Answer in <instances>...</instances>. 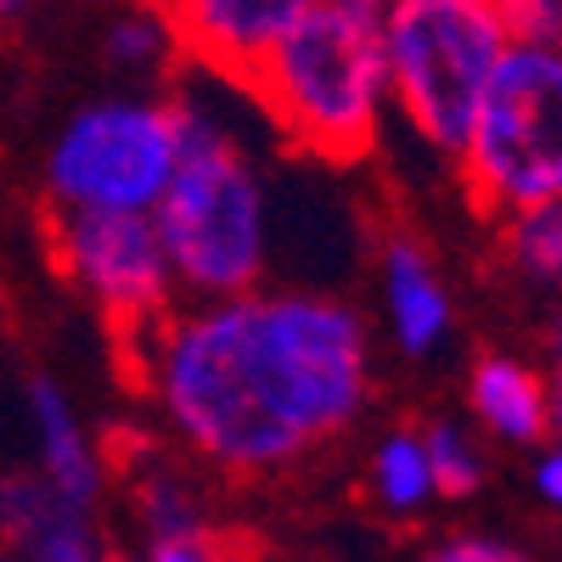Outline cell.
Masks as SVG:
<instances>
[{
    "label": "cell",
    "instance_id": "1",
    "mask_svg": "<svg viewBox=\"0 0 562 562\" xmlns=\"http://www.w3.org/2000/svg\"><path fill=\"white\" fill-rule=\"evenodd\" d=\"M169 428L225 473H276L366 405V321L326 293H231L119 338Z\"/></svg>",
    "mask_w": 562,
    "mask_h": 562
},
{
    "label": "cell",
    "instance_id": "2",
    "mask_svg": "<svg viewBox=\"0 0 562 562\" xmlns=\"http://www.w3.org/2000/svg\"><path fill=\"white\" fill-rule=\"evenodd\" d=\"M265 119L321 164H360L383 135L389 63L378 12L349 0H310V12L270 45V57L243 85Z\"/></svg>",
    "mask_w": 562,
    "mask_h": 562
},
{
    "label": "cell",
    "instance_id": "3",
    "mask_svg": "<svg viewBox=\"0 0 562 562\" xmlns=\"http://www.w3.org/2000/svg\"><path fill=\"white\" fill-rule=\"evenodd\" d=\"M180 147L164 198L153 203L175 293L231 299L254 293L270 259V203L254 158L203 102H175Z\"/></svg>",
    "mask_w": 562,
    "mask_h": 562
},
{
    "label": "cell",
    "instance_id": "4",
    "mask_svg": "<svg viewBox=\"0 0 562 562\" xmlns=\"http://www.w3.org/2000/svg\"><path fill=\"white\" fill-rule=\"evenodd\" d=\"M378 34L394 113L422 147L456 158L512 45L501 0H383Z\"/></svg>",
    "mask_w": 562,
    "mask_h": 562
},
{
    "label": "cell",
    "instance_id": "5",
    "mask_svg": "<svg viewBox=\"0 0 562 562\" xmlns=\"http://www.w3.org/2000/svg\"><path fill=\"white\" fill-rule=\"evenodd\" d=\"M456 175L490 220L562 203V45H506Z\"/></svg>",
    "mask_w": 562,
    "mask_h": 562
},
{
    "label": "cell",
    "instance_id": "6",
    "mask_svg": "<svg viewBox=\"0 0 562 562\" xmlns=\"http://www.w3.org/2000/svg\"><path fill=\"white\" fill-rule=\"evenodd\" d=\"M175 102L108 97L79 108L45 153V209L153 214L175 175Z\"/></svg>",
    "mask_w": 562,
    "mask_h": 562
},
{
    "label": "cell",
    "instance_id": "7",
    "mask_svg": "<svg viewBox=\"0 0 562 562\" xmlns=\"http://www.w3.org/2000/svg\"><path fill=\"white\" fill-rule=\"evenodd\" d=\"M45 243L57 270L97 304L113 333L130 338L175 310V270L158 243L153 214H102V209H45Z\"/></svg>",
    "mask_w": 562,
    "mask_h": 562
},
{
    "label": "cell",
    "instance_id": "8",
    "mask_svg": "<svg viewBox=\"0 0 562 562\" xmlns=\"http://www.w3.org/2000/svg\"><path fill=\"white\" fill-rule=\"evenodd\" d=\"M153 7L164 12L180 57L231 85H248L270 45L310 12V0H153Z\"/></svg>",
    "mask_w": 562,
    "mask_h": 562
},
{
    "label": "cell",
    "instance_id": "9",
    "mask_svg": "<svg viewBox=\"0 0 562 562\" xmlns=\"http://www.w3.org/2000/svg\"><path fill=\"white\" fill-rule=\"evenodd\" d=\"M90 512L97 506L63 495L34 467L0 479V540L23 562H102V540Z\"/></svg>",
    "mask_w": 562,
    "mask_h": 562
},
{
    "label": "cell",
    "instance_id": "10",
    "mask_svg": "<svg viewBox=\"0 0 562 562\" xmlns=\"http://www.w3.org/2000/svg\"><path fill=\"white\" fill-rule=\"evenodd\" d=\"M378 270H383V315H389L394 344L405 355H434L456 333V304H450V288L439 281L428 248L394 231L383 243Z\"/></svg>",
    "mask_w": 562,
    "mask_h": 562
},
{
    "label": "cell",
    "instance_id": "11",
    "mask_svg": "<svg viewBox=\"0 0 562 562\" xmlns=\"http://www.w3.org/2000/svg\"><path fill=\"white\" fill-rule=\"evenodd\" d=\"M23 400H29L34 450H40L34 473L52 479L63 495H74V501H85V506H97V501H102V484H108V467H102L97 439H90L85 422L74 416L68 394H63L52 378H29Z\"/></svg>",
    "mask_w": 562,
    "mask_h": 562
},
{
    "label": "cell",
    "instance_id": "12",
    "mask_svg": "<svg viewBox=\"0 0 562 562\" xmlns=\"http://www.w3.org/2000/svg\"><path fill=\"white\" fill-rule=\"evenodd\" d=\"M467 405L479 428L506 445H546L551 434V389L546 371H535L518 355H484L467 378Z\"/></svg>",
    "mask_w": 562,
    "mask_h": 562
},
{
    "label": "cell",
    "instance_id": "13",
    "mask_svg": "<svg viewBox=\"0 0 562 562\" xmlns=\"http://www.w3.org/2000/svg\"><path fill=\"white\" fill-rule=\"evenodd\" d=\"M371 490H378V501L389 512H400V518H411V512H422L439 490H434V467H428V445H422L416 428H394L378 439V450H371Z\"/></svg>",
    "mask_w": 562,
    "mask_h": 562
},
{
    "label": "cell",
    "instance_id": "14",
    "mask_svg": "<svg viewBox=\"0 0 562 562\" xmlns=\"http://www.w3.org/2000/svg\"><path fill=\"white\" fill-rule=\"evenodd\" d=\"M501 254L535 288H557L562 293V203H540V209H518L501 214Z\"/></svg>",
    "mask_w": 562,
    "mask_h": 562
},
{
    "label": "cell",
    "instance_id": "15",
    "mask_svg": "<svg viewBox=\"0 0 562 562\" xmlns=\"http://www.w3.org/2000/svg\"><path fill=\"white\" fill-rule=\"evenodd\" d=\"M169 57H180V52H175V34H169V23H164V12L153 7V0H135L130 12L113 18V29H108V63L113 68L153 74Z\"/></svg>",
    "mask_w": 562,
    "mask_h": 562
},
{
    "label": "cell",
    "instance_id": "16",
    "mask_svg": "<svg viewBox=\"0 0 562 562\" xmlns=\"http://www.w3.org/2000/svg\"><path fill=\"white\" fill-rule=\"evenodd\" d=\"M135 495H140V524H147L153 540H198V535H209V518H203L198 495L186 490L175 473L140 479Z\"/></svg>",
    "mask_w": 562,
    "mask_h": 562
},
{
    "label": "cell",
    "instance_id": "17",
    "mask_svg": "<svg viewBox=\"0 0 562 562\" xmlns=\"http://www.w3.org/2000/svg\"><path fill=\"white\" fill-rule=\"evenodd\" d=\"M422 445H428V467H434V490L461 501L484 484V450L479 439L456 428V422H434V428H422Z\"/></svg>",
    "mask_w": 562,
    "mask_h": 562
},
{
    "label": "cell",
    "instance_id": "18",
    "mask_svg": "<svg viewBox=\"0 0 562 562\" xmlns=\"http://www.w3.org/2000/svg\"><path fill=\"white\" fill-rule=\"evenodd\" d=\"M512 45H562V0H501Z\"/></svg>",
    "mask_w": 562,
    "mask_h": 562
},
{
    "label": "cell",
    "instance_id": "19",
    "mask_svg": "<svg viewBox=\"0 0 562 562\" xmlns=\"http://www.w3.org/2000/svg\"><path fill=\"white\" fill-rule=\"evenodd\" d=\"M422 562H529V557L506 540H490V535H456V540L434 546Z\"/></svg>",
    "mask_w": 562,
    "mask_h": 562
},
{
    "label": "cell",
    "instance_id": "20",
    "mask_svg": "<svg viewBox=\"0 0 562 562\" xmlns=\"http://www.w3.org/2000/svg\"><path fill=\"white\" fill-rule=\"evenodd\" d=\"M535 490L551 512H562V439H546V450L535 456Z\"/></svg>",
    "mask_w": 562,
    "mask_h": 562
},
{
    "label": "cell",
    "instance_id": "21",
    "mask_svg": "<svg viewBox=\"0 0 562 562\" xmlns=\"http://www.w3.org/2000/svg\"><path fill=\"white\" fill-rule=\"evenodd\" d=\"M147 562H225V557L214 551L209 535H198V540H153Z\"/></svg>",
    "mask_w": 562,
    "mask_h": 562
},
{
    "label": "cell",
    "instance_id": "22",
    "mask_svg": "<svg viewBox=\"0 0 562 562\" xmlns=\"http://www.w3.org/2000/svg\"><path fill=\"white\" fill-rule=\"evenodd\" d=\"M546 389H551V434L546 439H562V366L546 371Z\"/></svg>",
    "mask_w": 562,
    "mask_h": 562
},
{
    "label": "cell",
    "instance_id": "23",
    "mask_svg": "<svg viewBox=\"0 0 562 562\" xmlns=\"http://www.w3.org/2000/svg\"><path fill=\"white\" fill-rule=\"evenodd\" d=\"M551 360L562 366V299H557V315H551Z\"/></svg>",
    "mask_w": 562,
    "mask_h": 562
},
{
    "label": "cell",
    "instance_id": "24",
    "mask_svg": "<svg viewBox=\"0 0 562 562\" xmlns=\"http://www.w3.org/2000/svg\"><path fill=\"white\" fill-rule=\"evenodd\" d=\"M349 7H366V12H383V0H349Z\"/></svg>",
    "mask_w": 562,
    "mask_h": 562
},
{
    "label": "cell",
    "instance_id": "25",
    "mask_svg": "<svg viewBox=\"0 0 562 562\" xmlns=\"http://www.w3.org/2000/svg\"><path fill=\"white\" fill-rule=\"evenodd\" d=\"M0 562H23V557H18V551H0Z\"/></svg>",
    "mask_w": 562,
    "mask_h": 562
},
{
    "label": "cell",
    "instance_id": "26",
    "mask_svg": "<svg viewBox=\"0 0 562 562\" xmlns=\"http://www.w3.org/2000/svg\"><path fill=\"white\" fill-rule=\"evenodd\" d=\"M102 562H135V557H102Z\"/></svg>",
    "mask_w": 562,
    "mask_h": 562
}]
</instances>
